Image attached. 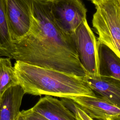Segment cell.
I'll list each match as a JSON object with an SVG mask.
<instances>
[{"mask_svg":"<svg viewBox=\"0 0 120 120\" xmlns=\"http://www.w3.org/2000/svg\"><path fill=\"white\" fill-rule=\"evenodd\" d=\"M90 0V1H92V0Z\"/></svg>","mask_w":120,"mask_h":120,"instance_id":"18","label":"cell"},{"mask_svg":"<svg viewBox=\"0 0 120 120\" xmlns=\"http://www.w3.org/2000/svg\"><path fill=\"white\" fill-rule=\"evenodd\" d=\"M85 81L89 87L101 97L120 108V80L109 76L86 75Z\"/></svg>","mask_w":120,"mask_h":120,"instance_id":"9","label":"cell"},{"mask_svg":"<svg viewBox=\"0 0 120 120\" xmlns=\"http://www.w3.org/2000/svg\"><path fill=\"white\" fill-rule=\"evenodd\" d=\"M81 63L87 75H100L98 41L87 19L83 21L73 34Z\"/></svg>","mask_w":120,"mask_h":120,"instance_id":"4","label":"cell"},{"mask_svg":"<svg viewBox=\"0 0 120 120\" xmlns=\"http://www.w3.org/2000/svg\"><path fill=\"white\" fill-rule=\"evenodd\" d=\"M14 67L18 84L25 94L68 99L82 96H96L85 81L84 77L21 61H16Z\"/></svg>","mask_w":120,"mask_h":120,"instance_id":"2","label":"cell"},{"mask_svg":"<svg viewBox=\"0 0 120 120\" xmlns=\"http://www.w3.org/2000/svg\"><path fill=\"white\" fill-rule=\"evenodd\" d=\"M6 14L8 27L13 42L24 37L32 24L29 0H6Z\"/></svg>","mask_w":120,"mask_h":120,"instance_id":"6","label":"cell"},{"mask_svg":"<svg viewBox=\"0 0 120 120\" xmlns=\"http://www.w3.org/2000/svg\"><path fill=\"white\" fill-rule=\"evenodd\" d=\"M51 8L58 25L71 34L86 19L87 10L80 0H51Z\"/></svg>","mask_w":120,"mask_h":120,"instance_id":"5","label":"cell"},{"mask_svg":"<svg viewBox=\"0 0 120 120\" xmlns=\"http://www.w3.org/2000/svg\"><path fill=\"white\" fill-rule=\"evenodd\" d=\"M70 100L71 101V104L70 106L71 107V111H72L75 113L77 120H94L90 117L71 99H70Z\"/></svg>","mask_w":120,"mask_h":120,"instance_id":"14","label":"cell"},{"mask_svg":"<svg viewBox=\"0 0 120 120\" xmlns=\"http://www.w3.org/2000/svg\"><path fill=\"white\" fill-rule=\"evenodd\" d=\"M70 99L93 119L120 120V108L101 97L82 96Z\"/></svg>","mask_w":120,"mask_h":120,"instance_id":"7","label":"cell"},{"mask_svg":"<svg viewBox=\"0 0 120 120\" xmlns=\"http://www.w3.org/2000/svg\"><path fill=\"white\" fill-rule=\"evenodd\" d=\"M24 116L25 120H48L44 116L33 111L31 108L22 110L21 112Z\"/></svg>","mask_w":120,"mask_h":120,"instance_id":"15","label":"cell"},{"mask_svg":"<svg viewBox=\"0 0 120 120\" xmlns=\"http://www.w3.org/2000/svg\"><path fill=\"white\" fill-rule=\"evenodd\" d=\"M96 12L92 25L97 41L111 49L120 58V3L119 0H92Z\"/></svg>","mask_w":120,"mask_h":120,"instance_id":"3","label":"cell"},{"mask_svg":"<svg viewBox=\"0 0 120 120\" xmlns=\"http://www.w3.org/2000/svg\"><path fill=\"white\" fill-rule=\"evenodd\" d=\"M32 24L29 32L13 42V59L31 65L84 77L73 34L57 23L51 0H29Z\"/></svg>","mask_w":120,"mask_h":120,"instance_id":"1","label":"cell"},{"mask_svg":"<svg viewBox=\"0 0 120 120\" xmlns=\"http://www.w3.org/2000/svg\"><path fill=\"white\" fill-rule=\"evenodd\" d=\"M13 44L6 14V0H0V57L13 59Z\"/></svg>","mask_w":120,"mask_h":120,"instance_id":"12","label":"cell"},{"mask_svg":"<svg viewBox=\"0 0 120 120\" xmlns=\"http://www.w3.org/2000/svg\"><path fill=\"white\" fill-rule=\"evenodd\" d=\"M119 2H120V0H119Z\"/></svg>","mask_w":120,"mask_h":120,"instance_id":"17","label":"cell"},{"mask_svg":"<svg viewBox=\"0 0 120 120\" xmlns=\"http://www.w3.org/2000/svg\"><path fill=\"white\" fill-rule=\"evenodd\" d=\"M31 109L48 120H77L74 112L62 100L51 96L41 98Z\"/></svg>","mask_w":120,"mask_h":120,"instance_id":"8","label":"cell"},{"mask_svg":"<svg viewBox=\"0 0 120 120\" xmlns=\"http://www.w3.org/2000/svg\"><path fill=\"white\" fill-rule=\"evenodd\" d=\"M100 75L120 80V58L105 45L98 42Z\"/></svg>","mask_w":120,"mask_h":120,"instance_id":"11","label":"cell"},{"mask_svg":"<svg viewBox=\"0 0 120 120\" xmlns=\"http://www.w3.org/2000/svg\"><path fill=\"white\" fill-rule=\"evenodd\" d=\"M25 94L19 84L5 91L0 99V120H15Z\"/></svg>","mask_w":120,"mask_h":120,"instance_id":"10","label":"cell"},{"mask_svg":"<svg viewBox=\"0 0 120 120\" xmlns=\"http://www.w3.org/2000/svg\"><path fill=\"white\" fill-rule=\"evenodd\" d=\"M15 120H25V119L21 112L19 113L18 115L16 117Z\"/></svg>","mask_w":120,"mask_h":120,"instance_id":"16","label":"cell"},{"mask_svg":"<svg viewBox=\"0 0 120 120\" xmlns=\"http://www.w3.org/2000/svg\"><path fill=\"white\" fill-rule=\"evenodd\" d=\"M18 84L17 78L11 59L0 57V99L6 90Z\"/></svg>","mask_w":120,"mask_h":120,"instance_id":"13","label":"cell"}]
</instances>
